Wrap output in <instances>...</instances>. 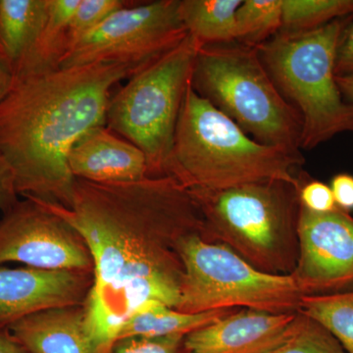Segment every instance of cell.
I'll return each instance as SVG.
<instances>
[{
	"label": "cell",
	"instance_id": "obj_15",
	"mask_svg": "<svg viewBox=\"0 0 353 353\" xmlns=\"http://www.w3.org/2000/svg\"><path fill=\"white\" fill-rule=\"evenodd\" d=\"M8 331L32 353H97L83 303L34 313Z\"/></svg>",
	"mask_w": 353,
	"mask_h": 353
},
{
	"label": "cell",
	"instance_id": "obj_5",
	"mask_svg": "<svg viewBox=\"0 0 353 353\" xmlns=\"http://www.w3.org/2000/svg\"><path fill=\"white\" fill-rule=\"evenodd\" d=\"M352 17L313 31H280L257 46L281 94L301 115V150H313L343 132L353 134V103L343 99L334 72L336 50Z\"/></svg>",
	"mask_w": 353,
	"mask_h": 353
},
{
	"label": "cell",
	"instance_id": "obj_1",
	"mask_svg": "<svg viewBox=\"0 0 353 353\" xmlns=\"http://www.w3.org/2000/svg\"><path fill=\"white\" fill-rule=\"evenodd\" d=\"M43 203L78 232L92 255L94 282L83 307L97 353H112L123 323L143 304L176 307L181 246L202 236L203 224L189 190L175 179H75L70 208Z\"/></svg>",
	"mask_w": 353,
	"mask_h": 353
},
{
	"label": "cell",
	"instance_id": "obj_3",
	"mask_svg": "<svg viewBox=\"0 0 353 353\" xmlns=\"http://www.w3.org/2000/svg\"><path fill=\"white\" fill-rule=\"evenodd\" d=\"M304 157L262 145L236 122L188 90L166 176L188 190H217L263 181L301 185Z\"/></svg>",
	"mask_w": 353,
	"mask_h": 353
},
{
	"label": "cell",
	"instance_id": "obj_26",
	"mask_svg": "<svg viewBox=\"0 0 353 353\" xmlns=\"http://www.w3.org/2000/svg\"><path fill=\"white\" fill-rule=\"evenodd\" d=\"M183 336L159 339H130L119 341L112 353H187Z\"/></svg>",
	"mask_w": 353,
	"mask_h": 353
},
{
	"label": "cell",
	"instance_id": "obj_23",
	"mask_svg": "<svg viewBox=\"0 0 353 353\" xmlns=\"http://www.w3.org/2000/svg\"><path fill=\"white\" fill-rule=\"evenodd\" d=\"M273 353H347L319 323L297 312L284 343Z\"/></svg>",
	"mask_w": 353,
	"mask_h": 353
},
{
	"label": "cell",
	"instance_id": "obj_10",
	"mask_svg": "<svg viewBox=\"0 0 353 353\" xmlns=\"http://www.w3.org/2000/svg\"><path fill=\"white\" fill-rule=\"evenodd\" d=\"M10 262L94 274V261L82 236L43 202L29 197L0 219V266Z\"/></svg>",
	"mask_w": 353,
	"mask_h": 353
},
{
	"label": "cell",
	"instance_id": "obj_28",
	"mask_svg": "<svg viewBox=\"0 0 353 353\" xmlns=\"http://www.w3.org/2000/svg\"><path fill=\"white\" fill-rule=\"evenodd\" d=\"M336 76H353V21L341 36L336 50Z\"/></svg>",
	"mask_w": 353,
	"mask_h": 353
},
{
	"label": "cell",
	"instance_id": "obj_17",
	"mask_svg": "<svg viewBox=\"0 0 353 353\" xmlns=\"http://www.w3.org/2000/svg\"><path fill=\"white\" fill-rule=\"evenodd\" d=\"M48 9V0H0V50L13 70L36 43Z\"/></svg>",
	"mask_w": 353,
	"mask_h": 353
},
{
	"label": "cell",
	"instance_id": "obj_12",
	"mask_svg": "<svg viewBox=\"0 0 353 353\" xmlns=\"http://www.w3.org/2000/svg\"><path fill=\"white\" fill-rule=\"evenodd\" d=\"M92 273L0 266V330L48 309L85 303Z\"/></svg>",
	"mask_w": 353,
	"mask_h": 353
},
{
	"label": "cell",
	"instance_id": "obj_31",
	"mask_svg": "<svg viewBox=\"0 0 353 353\" xmlns=\"http://www.w3.org/2000/svg\"><path fill=\"white\" fill-rule=\"evenodd\" d=\"M25 348L9 333L8 329L0 330V353H25Z\"/></svg>",
	"mask_w": 353,
	"mask_h": 353
},
{
	"label": "cell",
	"instance_id": "obj_21",
	"mask_svg": "<svg viewBox=\"0 0 353 353\" xmlns=\"http://www.w3.org/2000/svg\"><path fill=\"white\" fill-rule=\"evenodd\" d=\"M353 15V0H282V29L303 32Z\"/></svg>",
	"mask_w": 353,
	"mask_h": 353
},
{
	"label": "cell",
	"instance_id": "obj_14",
	"mask_svg": "<svg viewBox=\"0 0 353 353\" xmlns=\"http://www.w3.org/2000/svg\"><path fill=\"white\" fill-rule=\"evenodd\" d=\"M70 172L92 183H125L148 176L145 153L106 126L92 128L72 146Z\"/></svg>",
	"mask_w": 353,
	"mask_h": 353
},
{
	"label": "cell",
	"instance_id": "obj_30",
	"mask_svg": "<svg viewBox=\"0 0 353 353\" xmlns=\"http://www.w3.org/2000/svg\"><path fill=\"white\" fill-rule=\"evenodd\" d=\"M14 70L6 55L0 50V101L6 97L12 87Z\"/></svg>",
	"mask_w": 353,
	"mask_h": 353
},
{
	"label": "cell",
	"instance_id": "obj_7",
	"mask_svg": "<svg viewBox=\"0 0 353 353\" xmlns=\"http://www.w3.org/2000/svg\"><path fill=\"white\" fill-rule=\"evenodd\" d=\"M201 43L188 36L175 48L134 72L111 95L105 126L145 153L148 176H166L174 138Z\"/></svg>",
	"mask_w": 353,
	"mask_h": 353
},
{
	"label": "cell",
	"instance_id": "obj_27",
	"mask_svg": "<svg viewBox=\"0 0 353 353\" xmlns=\"http://www.w3.org/2000/svg\"><path fill=\"white\" fill-rule=\"evenodd\" d=\"M19 196L12 168L0 153V219L19 201Z\"/></svg>",
	"mask_w": 353,
	"mask_h": 353
},
{
	"label": "cell",
	"instance_id": "obj_24",
	"mask_svg": "<svg viewBox=\"0 0 353 353\" xmlns=\"http://www.w3.org/2000/svg\"><path fill=\"white\" fill-rule=\"evenodd\" d=\"M129 3L131 2L124 0H80L69 25L68 50L109 16Z\"/></svg>",
	"mask_w": 353,
	"mask_h": 353
},
{
	"label": "cell",
	"instance_id": "obj_18",
	"mask_svg": "<svg viewBox=\"0 0 353 353\" xmlns=\"http://www.w3.org/2000/svg\"><path fill=\"white\" fill-rule=\"evenodd\" d=\"M80 0H48V16L31 51L14 68V74H39L60 68L68 50L72 16Z\"/></svg>",
	"mask_w": 353,
	"mask_h": 353
},
{
	"label": "cell",
	"instance_id": "obj_2",
	"mask_svg": "<svg viewBox=\"0 0 353 353\" xmlns=\"http://www.w3.org/2000/svg\"><path fill=\"white\" fill-rule=\"evenodd\" d=\"M134 73L127 65L92 63L14 74L0 101V153L19 196L71 206L70 150L90 129L105 126L111 90Z\"/></svg>",
	"mask_w": 353,
	"mask_h": 353
},
{
	"label": "cell",
	"instance_id": "obj_4",
	"mask_svg": "<svg viewBox=\"0 0 353 353\" xmlns=\"http://www.w3.org/2000/svg\"><path fill=\"white\" fill-rule=\"evenodd\" d=\"M299 187L263 181L189 192L201 212L204 240L226 246L257 270L290 275L299 259Z\"/></svg>",
	"mask_w": 353,
	"mask_h": 353
},
{
	"label": "cell",
	"instance_id": "obj_19",
	"mask_svg": "<svg viewBox=\"0 0 353 353\" xmlns=\"http://www.w3.org/2000/svg\"><path fill=\"white\" fill-rule=\"evenodd\" d=\"M243 0H180L181 18L189 36L201 46L236 41V13Z\"/></svg>",
	"mask_w": 353,
	"mask_h": 353
},
{
	"label": "cell",
	"instance_id": "obj_11",
	"mask_svg": "<svg viewBox=\"0 0 353 353\" xmlns=\"http://www.w3.org/2000/svg\"><path fill=\"white\" fill-rule=\"evenodd\" d=\"M299 259L290 274L303 296L353 290V216L336 208L299 213Z\"/></svg>",
	"mask_w": 353,
	"mask_h": 353
},
{
	"label": "cell",
	"instance_id": "obj_16",
	"mask_svg": "<svg viewBox=\"0 0 353 353\" xmlns=\"http://www.w3.org/2000/svg\"><path fill=\"white\" fill-rule=\"evenodd\" d=\"M234 310L236 309L188 313L152 301L141 305L125 320L118 343L130 339L185 338Z\"/></svg>",
	"mask_w": 353,
	"mask_h": 353
},
{
	"label": "cell",
	"instance_id": "obj_22",
	"mask_svg": "<svg viewBox=\"0 0 353 353\" xmlns=\"http://www.w3.org/2000/svg\"><path fill=\"white\" fill-rule=\"evenodd\" d=\"M282 29V0H243L236 13V41L257 46Z\"/></svg>",
	"mask_w": 353,
	"mask_h": 353
},
{
	"label": "cell",
	"instance_id": "obj_29",
	"mask_svg": "<svg viewBox=\"0 0 353 353\" xmlns=\"http://www.w3.org/2000/svg\"><path fill=\"white\" fill-rule=\"evenodd\" d=\"M330 187L336 208L345 212L353 210V176L347 173L338 174L332 179Z\"/></svg>",
	"mask_w": 353,
	"mask_h": 353
},
{
	"label": "cell",
	"instance_id": "obj_20",
	"mask_svg": "<svg viewBox=\"0 0 353 353\" xmlns=\"http://www.w3.org/2000/svg\"><path fill=\"white\" fill-rule=\"evenodd\" d=\"M299 312L319 323L340 341L347 353H353V290L303 296Z\"/></svg>",
	"mask_w": 353,
	"mask_h": 353
},
{
	"label": "cell",
	"instance_id": "obj_8",
	"mask_svg": "<svg viewBox=\"0 0 353 353\" xmlns=\"http://www.w3.org/2000/svg\"><path fill=\"white\" fill-rule=\"evenodd\" d=\"M183 275L176 309L188 313L252 309L296 314L303 297L290 275L257 270L226 246L194 234L181 246Z\"/></svg>",
	"mask_w": 353,
	"mask_h": 353
},
{
	"label": "cell",
	"instance_id": "obj_13",
	"mask_svg": "<svg viewBox=\"0 0 353 353\" xmlns=\"http://www.w3.org/2000/svg\"><path fill=\"white\" fill-rule=\"evenodd\" d=\"M296 315L236 309L185 336L183 345L187 353H273Z\"/></svg>",
	"mask_w": 353,
	"mask_h": 353
},
{
	"label": "cell",
	"instance_id": "obj_6",
	"mask_svg": "<svg viewBox=\"0 0 353 353\" xmlns=\"http://www.w3.org/2000/svg\"><path fill=\"white\" fill-rule=\"evenodd\" d=\"M192 87L255 141L303 157L301 115L281 94L255 46H202Z\"/></svg>",
	"mask_w": 353,
	"mask_h": 353
},
{
	"label": "cell",
	"instance_id": "obj_9",
	"mask_svg": "<svg viewBox=\"0 0 353 353\" xmlns=\"http://www.w3.org/2000/svg\"><path fill=\"white\" fill-rule=\"evenodd\" d=\"M189 36L180 0H157L123 7L83 36L60 67L92 63L127 65L134 72L162 57Z\"/></svg>",
	"mask_w": 353,
	"mask_h": 353
},
{
	"label": "cell",
	"instance_id": "obj_32",
	"mask_svg": "<svg viewBox=\"0 0 353 353\" xmlns=\"http://www.w3.org/2000/svg\"><path fill=\"white\" fill-rule=\"evenodd\" d=\"M336 79L343 97L353 103V76H336Z\"/></svg>",
	"mask_w": 353,
	"mask_h": 353
},
{
	"label": "cell",
	"instance_id": "obj_25",
	"mask_svg": "<svg viewBox=\"0 0 353 353\" xmlns=\"http://www.w3.org/2000/svg\"><path fill=\"white\" fill-rule=\"evenodd\" d=\"M299 202L301 208L314 213H328L336 210L331 187L320 181L311 180L307 174L299 187Z\"/></svg>",
	"mask_w": 353,
	"mask_h": 353
}]
</instances>
